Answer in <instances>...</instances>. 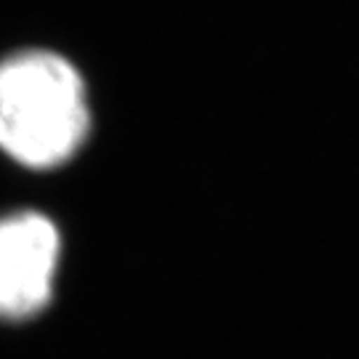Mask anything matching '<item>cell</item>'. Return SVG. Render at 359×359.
<instances>
[{
    "label": "cell",
    "instance_id": "6da1fadb",
    "mask_svg": "<svg viewBox=\"0 0 359 359\" xmlns=\"http://www.w3.org/2000/svg\"><path fill=\"white\" fill-rule=\"evenodd\" d=\"M90 130L86 80L67 56L46 48L0 62V149L27 168L67 163Z\"/></svg>",
    "mask_w": 359,
    "mask_h": 359
},
{
    "label": "cell",
    "instance_id": "7a4b0ae2",
    "mask_svg": "<svg viewBox=\"0 0 359 359\" xmlns=\"http://www.w3.org/2000/svg\"><path fill=\"white\" fill-rule=\"evenodd\" d=\"M59 231L40 213L0 218V317L25 320L51 301Z\"/></svg>",
    "mask_w": 359,
    "mask_h": 359
}]
</instances>
